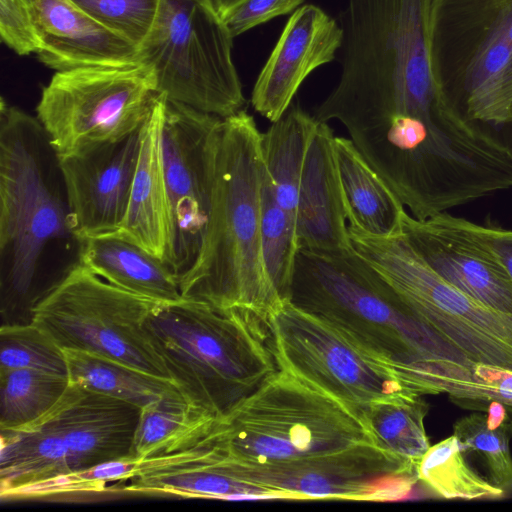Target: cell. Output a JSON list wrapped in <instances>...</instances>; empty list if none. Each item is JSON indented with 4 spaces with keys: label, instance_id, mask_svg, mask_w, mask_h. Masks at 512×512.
<instances>
[{
    "label": "cell",
    "instance_id": "obj_33",
    "mask_svg": "<svg viewBox=\"0 0 512 512\" xmlns=\"http://www.w3.org/2000/svg\"><path fill=\"white\" fill-rule=\"evenodd\" d=\"M429 31L503 37L512 43V0H431Z\"/></svg>",
    "mask_w": 512,
    "mask_h": 512
},
{
    "label": "cell",
    "instance_id": "obj_15",
    "mask_svg": "<svg viewBox=\"0 0 512 512\" xmlns=\"http://www.w3.org/2000/svg\"><path fill=\"white\" fill-rule=\"evenodd\" d=\"M140 132L59 160L71 226L78 241L114 232L121 225L138 163Z\"/></svg>",
    "mask_w": 512,
    "mask_h": 512
},
{
    "label": "cell",
    "instance_id": "obj_14",
    "mask_svg": "<svg viewBox=\"0 0 512 512\" xmlns=\"http://www.w3.org/2000/svg\"><path fill=\"white\" fill-rule=\"evenodd\" d=\"M401 227L410 246L441 278L480 303L512 314V278L467 219L441 212L418 220L405 209Z\"/></svg>",
    "mask_w": 512,
    "mask_h": 512
},
{
    "label": "cell",
    "instance_id": "obj_22",
    "mask_svg": "<svg viewBox=\"0 0 512 512\" xmlns=\"http://www.w3.org/2000/svg\"><path fill=\"white\" fill-rule=\"evenodd\" d=\"M335 156L348 226L373 237L402 231L404 205L350 138L335 136Z\"/></svg>",
    "mask_w": 512,
    "mask_h": 512
},
{
    "label": "cell",
    "instance_id": "obj_13",
    "mask_svg": "<svg viewBox=\"0 0 512 512\" xmlns=\"http://www.w3.org/2000/svg\"><path fill=\"white\" fill-rule=\"evenodd\" d=\"M222 120L167 99L162 156L172 240L166 264L178 279L194 264L206 232Z\"/></svg>",
    "mask_w": 512,
    "mask_h": 512
},
{
    "label": "cell",
    "instance_id": "obj_11",
    "mask_svg": "<svg viewBox=\"0 0 512 512\" xmlns=\"http://www.w3.org/2000/svg\"><path fill=\"white\" fill-rule=\"evenodd\" d=\"M355 252L409 309L473 362L512 370V314L494 310L435 273L402 231L373 237L348 226Z\"/></svg>",
    "mask_w": 512,
    "mask_h": 512
},
{
    "label": "cell",
    "instance_id": "obj_9",
    "mask_svg": "<svg viewBox=\"0 0 512 512\" xmlns=\"http://www.w3.org/2000/svg\"><path fill=\"white\" fill-rule=\"evenodd\" d=\"M164 95L145 62L78 67L55 72L36 118L62 160L140 132Z\"/></svg>",
    "mask_w": 512,
    "mask_h": 512
},
{
    "label": "cell",
    "instance_id": "obj_34",
    "mask_svg": "<svg viewBox=\"0 0 512 512\" xmlns=\"http://www.w3.org/2000/svg\"><path fill=\"white\" fill-rule=\"evenodd\" d=\"M33 369L68 377L62 349L32 322L0 329V371Z\"/></svg>",
    "mask_w": 512,
    "mask_h": 512
},
{
    "label": "cell",
    "instance_id": "obj_16",
    "mask_svg": "<svg viewBox=\"0 0 512 512\" xmlns=\"http://www.w3.org/2000/svg\"><path fill=\"white\" fill-rule=\"evenodd\" d=\"M342 43L338 20L314 4L287 20L254 84L251 103L271 123L282 117L304 80L336 59Z\"/></svg>",
    "mask_w": 512,
    "mask_h": 512
},
{
    "label": "cell",
    "instance_id": "obj_10",
    "mask_svg": "<svg viewBox=\"0 0 512 512\" xmlns=\"http://www.w3.org/2000/svg\"><path fill=\"white\" fill-rule=\"evenodd\" d=\"M156 303L110 284L77 260L36 298L30 322L61 349L98 354L170 379L147 328Z\"/></svg>",
    "mask_w": 512,
    "mask_h": 512
},
{
    "label": "cell",
    "instance_id": "obj_32",
    "mask_svg": "<svg viewBox=\"0 0 512 512\" xmlns=\"http://www.w3.org/2000/svg\"><path fill=\"white\" fill-rule=\"evenodd\" d=\"M261 240L269 278L281 300L287 301L299 250L296 222L278 204L265 165L261 188Z\"/></svg>",
    "mask_w": 512,
    "mask_h": 512
},
{
    "label": "cell",
    "instance_id": "obj_2",
    "mask_svg": "<svg viewBox=\"0 0 512 512\" xmlns=\"http://www.w3.org/2000/svg\"><path fill=\"white\" fill-rule=\"evenodd\" d=\"M261 132L245 110L222 120L208 224L200 252L179 279L181 296L268 319L282 302L264 263Z\"/></svg>",
    "mask_w": 512,
    "mask_h": 512
},
{
    "label": "cell",
    "instance_id": "obj_1",
    "mask_svg": "<svg viewBox=\"0 0 512 512\" xmlns=\"http://www.w3.org/2000/svg\"><path fill=\"white\" fill-rule=\"evenodd\" d=\"M206 438L222 471L272 499L387 502L405 489V464L364 416L278 368Z\"/></svg>",
    "mask_w": 512,
    "mask_h": 512
},
{
    "label": "cell",
    "instance_id": "obj_30",
    "mask_svg": "<svg viewBox=\"0 0 512 512\" xmlns=\"http://www.w3.org/2000/svg\"><path fill=\"white\" fill-rule=\"evenodd\" d=\"M418 479L445 499H496L506 493L470 464L454 435L430 446L419 463Z\"/></svg>",
    "mask_w": 512,
    "mask_h": 512
},
{
    "label": "cell",
    "instance_id": "obj_41",
    "mask_svg": "<svg viewBox=\"0 0 512 512\" xmlns=\"http://www.w3.org/2000/svg\"><path fill=\"white\" fill-rule=\"evenodd\" d=\"M511 438H512V408H511Z\"/></svg>",
    "mask_w": 512,
    "mask_h": 512
},
{
    "label": "cell",
    "instance_id": "obj_29",
    "mask_svg": "<svg viewBox=\"0 0 512 512\" xmlns=\"http://www.w3.org/2000/svg\"><path fill=\"white\" fill-rule=\"evenodd\" d=\"M138 464L139 459L134 456L107 461L83 471L14 490L1 499L83 502L124 495V489L137 472Z\"/></svg>",
    "mask_w": 512,
    "mask_h": 512
},
{
    "label": "cell",
    "instance_id": "obj_26",
    "mask_svg": "<svg viewBox=\"0 0 512 512\" xmlns=\"http://www.w3.org/2000/svg\"><path fill=\"white\" fill-rule=\"evenodd\" d=\"M213 419L190 407L180 393L165 396L141 409L132 454L142 460L187 448L207 432Z\"/></svg>",
    "mask_w": 512,
    "mask_h": 512
},
{
    "label": "cell",
    "instance_id": "obj_20",
    "mask_svg": "<svg viewBox=\"0 0 512 512\" xmlns=\"http://www.w3.org/2000/svg\"><path fill=\"white\" fill-rule=\"evenodd\" d=\"M206 434V433H205ZM205 434L187 448L139 460L125 494L208 499H272L263 489L226 475Z\"/></svg>",
    "mask_w": 512,
    "mask_h": 512
},
{
    "label": "cell",
    "instance_id": "obj_7",
    "mask_svg": "<svg viewBox=\"0 0 512 512\" xmlns=\"http://www.w3.org/2000/svg\"><path fill=\"white\" fill-rule=\"evenodd\" d=\"M141 409L69 383L36 420L0 430V496L133 456Z\"/></svg>",
    "mask_w": 512,
    "mask_h": 512
},
{
    "label": "cell",
    "instance_id": "obj_8",
    "mask_svg": "<svg viewBox=\"0 0 512 512\" xmlns=\"http://www.w3.org/2000/svg\"><path fill=\"white\" fill-rule=\"evenodd\" d=\"M232 47L211 0H159L138 59L154 68L169 101L225 119L247 105Z\"/></svg>",
    "mask_w": 512,
    "mask_h": 512
},
{
    "label": "cell",
    "instance_id": "obj_42",
    "mask_svg": "<svg viewBox=\"0 0 512 512\" xmlns=\"http://www.w3.org/2000/svg\"><path fill=\"white\" fill-rule=\"evenodd\" d=\"M509 142H510V144H511V147H512V138H511V139H509Z\"/></svg>",
    "mask_w": 512,
    "mask_h": 512
},
{
    "label": "cell",
    "instance_id": "obj_37",
    "mask_svg": "<svg viewBox=\"0 0 512 512\" xmlns=\"http://www.w3.org/2000/svg\"><path fill=\"white\" fill-rule=\"evenodd\" d=\"M303 2L304 0H243L222 19L234 38L273 18L294 12Z\"/></svg>",
    "mask_w": 512,
    "mask_h": 512
},
{
    "label": "cell",
    "instance_id": "obj_12",
    "mask_svg": "<svg viewBox=\"0 0 512 512\" xmlns=\"http://www.w3.org/2000/svg\"><path fill=\"white\" fill-rule=\"evenodd\" d=\"M268 323L278 368L362 415L375 401L415 394L384 361L289 300L271 312Z\"/></svg>",
    "mask_w": 512,
    "mask_h": 512
},
{
    "label": "cell",
    "instance_id": "obj_39",
    "mask_svg": "<svg viewBox=\"0 0 512 512\" xmlns=\"http://www.w3.org/2000/svg\"><path fill=\"white\" fill-rule=\"evenodd\" d=\"M512 125V58L504 72L497 99L494 126Z\"/></svg>",
    "mask_w": 512,
    "mask_h": 512
},
{
    "label": "cell",
    "instance_id": "obj_23",
    "mask_svg": "<svg viewBox=\"0 0 512 512\" xmlns=\"http://www.w3.org/2000/svg\"><path fill=\"white\" fill-rule=\"evenodd\" d=\"M418 395L448 394L457 405L485 411L492 402L512 408V370L485 363L436 360L415 372Z\"/></svg>",
    "mask_w": 512,
    "mask_h": 512
},
{
    "label": "cell",
    "instance_id": "obj_3",
    "mask_svg": "<svg viewBox=\"0 0 512 512\" xmlns=\"http://www.w3.org/2000/svg\"><path fill=\"white\" fill-rule=\"evenodd\" d=\"M430 8L431 0H346L340 76L313 117L346 125L448 101L430 66Z\"/></svg>",
    "mask_w": 512,
    "mask_h": 512
},
{
    "label": "cell",
    "instance_id": "obj_6",
    "mask_svg": "<svg viewBox=\"0 0 512 512\" xmlns=\"http://www.w3.org/2000/svg\"><path fill=\"white\" fill-rule=\"evenodd\" d=\"M70 238L77 240L59 159L38 119L2 99L0 282L7 307L32 305L45 256Z\"/></svg>",
    "mask_w": 512,
    "mask_h": 512
},
{
    "label": "cell",
    "instance_id": "obj_40",
    "mask_svg": "<svg viewBox=\"0 0 512 512\" xmlns=\"http://www.w3.org/2000/svg\"><path fill=\"white\" fill-rule=\"evenodd\" d=\"M218 14L223 17L229 10L243 0H211Z\"/></svg>",
    "mask_w": 512,
    "mask_h": 512
},
{
    "label": "cell",
    "instance_id": "obj_28",
    "mask_svg": "<svg viewBox=\"0 0 512 512\" xmlns=\"http://www.w3.org/2000/svg\"><path fill=\"white\" fill-rule=\"evenodd\" d=\"M417 394L370 403L362 411L379 443L418 468L430 448L424 420L429 405Z\"/></svg>",
    "mask_w": 512,
    "mask_h": 512
},
{
    "label": "cell",
    "instance_id": "obj_19",
    "mask_svg": "<svg viewBox=\"0 0 512 512\" xmlns=\"http://www.w3.org/2000/svg\"><path fill=\"white\" fill-rule=\"evenodd\" d=\"M167 97L160 100L140 132V151L126 215L111 233L131 241L166 263L172 222L162 156Z\"/></svg>",
    "mask_w": 512,
    "mask_h": 512
},
{
    "label": "cell",
    "instance_id": "obj_18",
    "mask_svg": "<svg viewBox=\"0 0 512 512\" xmlns=\"http://www.w3.org/2000/svg\"><path fill=\"white\" fill-rule=\"evenodd\" d=\"M334 138L327 123L316 122L299 184L296 216L299 249L325 253L352 249Z\"/></svg>",
    "mask_w": 512,
    "mask_h": 512
},
{
    "label": "cell",
    "instance_id": "obj_5",
    "mask_svg": "<svg viewBox=\"0 0 512 512\" xmlns=\"http://www.w3.org/2000/svg\"><path fill=\"white\" fill-rule=\"evenodd\" d=\"M289 301L384 361L411 392V377L424 363L473 362L422 322L353 247L339 253L299 249Z\"/></svg>",
    "mask_w": 512,
    "mask_h": 512
},
{
    "label": "cell",
    "instance_id": "obj_36",
    "mask_svg": "<svg viewBox=\"0 0 512 512\" xmlns=\"http://www.w3.org/2000/svg\"><path fill=\"white\" fill-rule=\"evenodd\" d=\"M0 36L16 54L37 55L40 45L31 0H0Z\"/></svg>",
    "mask_w": 512,
    "mask_h": 512
},
{
    "label": "cell",
    "instance_id": "obj_17",
    "mask_svg": "<svg viewBox=\"0 0 512 512\" xmlns=\"http://www.w3.org/2000/svg\"><path fill=\"white\" fill-rule=\"evenodd\" d=\"M39 40L37 57L58 71L139 61L127 38L98 22L72 0H31Z\"/></svg>",
    "mask_w": 512,
    "mask_h": 512
},
{
    "label": "cell",
    "instance_id": "obj_25",
    "mask_svg": "<svg viewBox=\"0 0 512 512\" xmlns=\"http://www.w3.org/2000/svg\"><path fill=\"white\" fill-rule=\"evenodd\" d=\"M69 382L140 409L180 393L171 379L157 377L98 354L62 349Z\"/></svg>",
    "mask_w": 512,
    "mask_h": 512
},
{
    "label": "cell",
    "instance_id": "obj_24",
    "mask_svg": "<svg viewBox=\"0 0 512 512\" xmlns=\"http://www.w3.org/2000/svg\"><path fill=\"white\" fill-rule=\"evenodd\" d=\"M316 119L292 105L261 132L263 162L278 204L295 220L302 168Z\"/></svg>",
    "mask_w": 512,
    "mask_h": 512
},
{
    "label": "cell",
    "instance_id": "obj_31",
    "mask_svg": "<svg viewBox=\"0 0 512 512\" xmlns=\"http://www.w3.org/2000/svg\"><path fill=\"white\" fill-rule=\"evenodd\" d=\"M69 383L67 376L33 369L0 371V430L17 428L42 416Z\"/></svg>",
    "mask_w": 512,
    "mask_h": 512
},
{
    "label": "cell",
    "instance_id": "obj_38",
    "mask_svg": "<svg viewBox=\"0 0 512 512\" xmlns=\"http://www.w3.org/2000/svg\"><path fill=\"white\" fill-rule=\"evenodd\" d=\"M472 232L494 253L512 278V230L469 221Z\"/></svg>",
    "mask_w": 512,
    "mask_h": 512
},
{
    "label": "cell",
    "instance_id": "obj_35",
    "mask_svg": "<svg viewBox=\"0 0 512 512\" xmlns=\"http://www.w3.org/2000/svg\"><path fill=\"white\" fill-rule=\"evenodd\" d=\"M92 18L138 46L154 22L159 0H72Z\"/></svg>",
    "mask_w": 512,
    "mask_h": 512
},
{
    "label": "cell",
    "instance_id": "obj_21",
    "mask_svg": "<svg viewBox=\"0 0 512 512\" xmlns=\"http://www.w3.org/2000/svg\"><path fill=\"white\" fill-rule=\"evenodd\" d=\"M78 261L110 284L158 301L182 299L177 276L161 259L113 234L79 241Z\"/></svg>",
    "mask_w": 512,
    "mask_h": 512
},
{
    "label": "cell",
    "instance_id": "obj_27",
    "mask_svg": "<svg viewBox=\"0 0 512 512\" xmlns=\"http://www.w3.org/2000/svg\"><path fill=\"white\" fill-rule=\"evenodd\" d=\"M453 431L463 450L480 459L487 479L512 492L511 408L492 402L485 411L457 420Z\"/></svg>",
    "mask_w": 512,
    "mask_h": 512
},
{
    "label": "cell",
    "instance_id": "obj_4",
    "mask_svg": "<svg viewBox=\"0 0 512 512\" xmlns=\"http://www.w3.org/2000/svg\"><path fill=\"white\" fill-rule=\"evenodd\" d=\"M147 328L182 397L213 418L278 370L268 319L250 310L184 298L158 302Z\"/></svg>",
    "mask_w": 512,
    "mask_h": 512
}]
</instances>
